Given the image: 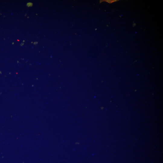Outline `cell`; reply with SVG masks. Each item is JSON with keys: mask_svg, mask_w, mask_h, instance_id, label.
<instances>
[{"mask_svg": "<svg viewBox=\"0 0 163 163\" xmlns=\"http://www.w3.org/2000/svg\"><path fill=\"white\" fill-rule=\"evenodd\" d=\"M25 15H26V14Z\"/></svg>", "mask_w": 163, "mask_h": 163, "instance_id": "cell-7", "label": "cell"}, {"mask_svg": "<svg viewBox=\"0 0 163 163\" xmlns=\"http://www.w3.org/2000/svg\"><path fill=\"white\" fill-rule=\"evenodd\" d=\"M119 1V0H101L100 1V3H101L102 2H105L109 4H111Z\"/></svg>", "mask_w": 163, "mask_h": 163, "instance_id": "cell-1", "label": "cell"}, {"mask_svg": "<svg viewBox=\"0 0 163 163\" xmlns=\"http://www.w3.org/2000/svg\"><path fill=\"white\" fill-rule=\"evenodd\" d=\"M37 43H38V42H34V44L35 45L37 44Z\"/></svg>", "mask_w": 163, "mask_h": 163, "instance_id": "cell-3", "label": "cell"}, {"mask_svg": "<svg viewBox=\"0 0 163 163\" xmlns=\"http://www.w3.org/2000/svg\"><path fill=\"white\" fill-rule=\"evenodd\" d=\"M31 43H33V42H31Z\"/></svg>", "mask_w": 163, "mask_h": 163, "instance_id": "cell-8", "label": "cell"}, {"mask_svg": "<svg viewBox=\"0 0 163 163\" xmlns=\"http://www.w3.org/2000/svg\"><path fill=\"white\" fill-rule=\"evenodd\" d=\"M24 43H21V44H20V45L21 46H22L23 45Z\"/></svg>", "mask_w": 163, "mask_h": 163, "instance_id": "cell-4", "label": "cell"}, {"mask_svg": "<svg viewBox=\"0 0 163 163\" xmlns=\"http://www.w3.org/2000/svg\"><path fill=\"white\" fill-rule=\"evenodd\" d=\"M24 41H25V40H23V42H24Z\"/></svg>", "mask_w": 163, "mask_h": 163, "instance_id": "cell-5", "label": "cell"}, {"mask_svg": "<svg viewBox=\"0 0 163 163\" xmlns=\"http://www.w3.org/2000/svg\"><path fill=\"white\" fill-rule=\"evenodd\" d=\"M12 44H14V42H13V43H12Z\"/></svg>", "mask_w": 163, "mask_h": 163, "instance_id": "cell-6", "label": "cell"}, {"mask_svg": "<svg viewBox=\"0 0 163 163\" xmlns=\"http://www.w3.org/2000/svg\"><path fill=\"white\" fill-rule=\"evenodd\" d=\"M33 5V4L31 2H28L27 4V6L28 7H31Z\"/></svg>", "mask_w": 163, "mask_h": 163, "instance_id": "cell-2", "label": "cell"}]
</instances>
